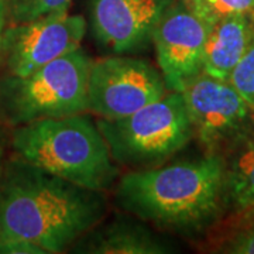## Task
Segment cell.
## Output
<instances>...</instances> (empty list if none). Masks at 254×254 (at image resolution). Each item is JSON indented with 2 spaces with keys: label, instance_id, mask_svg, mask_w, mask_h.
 <instances>
[{
  "label": "cell",
  "instance_id": "6da1fadb",
  "mask_svg": "<svg viewBox=\"0 0 254 254\" xmlns=\"http://www.w3.org/2000/svg\"><path fill=\"white\" fill-rule=\"evenodd\" d=\"M103 200L88 190L17 163L0 182V233L61 253L103 218Z\"/></svg>",
  "mask_w": 254,
  "mask_h": 254
},
{
  "label": "cell",
  "instance_id": "7a4b0ae2",
  "mask_svg": "<svg viewBox=\"0 0 254 254\" xmlns=\"http://www.w3.org/2000/svg\"><path fill=\"white\" fill-rule=\"evenodd\" d=\"M225 198V163L215 154L133 171L119 181L122 208L155 226L195 233L218 218Z\"/></svg>",
  "mask_w": 254,
  "mask_h": 254
},
{
  "label": "cell",
  "instance_id": "3957f363",
  "mask_svg": "<svg viewBox=\"0 0 254 254\" xmlns=\"http://www.w3.org/2000/svg\"><path fill=\"white\" fill-rule=\"evenodd\" d=\"M11 144L23 161L88 190H106L118 177L98 123L83 113L23 123Z\"/></svg>",
  "mask_w": 254,
  "mask_h": 254
},
{
  "label": "cell",
  "instance_id": "277c9868",
  "mask_svg": "<svg viewBox=\"0 0 254 254\" xmlns=\"http://www.w3.org/2000/svg\"><path fill=\"white\" fill-rule=\"evenodd\" d=\"M96 123L113 160L126 165L160 163L195 136L184 96L177 91L167 92L128 116L100 118Z\"/></svg>",
  "mask_w": 254,
  "mask_h": 254
},
{
  "label": "cell",
  "instance_id": "5b68a950",
  "mask_svg": "<svg viewBox=\"0 0 254 254\" xmlns=\"http://www.w3.org/2000/svg\"><path fill=\"white\" fill-rule=\"evenodd\" d=\"M91 64L79 47L27 76H10L1 86V95L11 122L23 125L88 112Z\"/></svg>",
  "mask_w": 254,
  "mask_h": 254
},
{
  "label": "cell",
  "instance_id": "8992f818",
  "mask_svg": "<svg viewBox=\"0 0 254 254\" xmlns=\"http://www.w3.org/2000/svg\"><path fill=\"white\" fill-rule=\"evenodd\" d=\"M167 85L153 65L130 57L92 61L88 76V112L102 119L128 116L163 98Z\"/></svg>",
  "mask_w": 254,
  "mask_h": 254
},
{
  "label": "cell",
  "instance_id": "52a82bcc",
  "mask_svg": "<svg viewBox=\"0 0 254 254\" xmlns=\"http://www.w3.org/2000/svg\"><path fill=\"white\" fill-rule=\"evenodd\" d=\"M85 18L57 10L24 23H14L3 33L1 60L11 76H27L46 64L81 47Z\"/></svg>",
  "mask_w": 254,
  "mask_h": 254
},
{
  "label": "cell",
  "instance_id": "ba28073f",
  "mask_svg": "<svg viewBox=\"0 0 254 254\" xmlns=\"http://www.w3.org/2000/svg\"><path fill=\"white\" fill-rule=\"evenodd\" d=\"M193 133L210 151L240 141L250 131L254 113L227 81L200 72L182 88Z\"/></svg>",
  "mask_w": 254,
  "mask_h": 254
},
{
  "label": "cell",
  "instance_id": "9c48e42d",
  "mask_svg": "<svg viewBox=\"0 0 254 254\" xmlns=\"http://www.w3.org/2000/svg\"><path fill=\"white\" fill-rule=\"evenodd\" d=\"M209 26L185 3H171L153 30L157 64L168 91L182 88L202 72Z\"/></svg>",
  "mask_w": 254,
  "mask_h": 254
},
{
  "label": "cell",
  "instance_id": "30bf717a",
  "mask_svg": "<svg viewBox=\"0 0 254 254\" xmlns=\"http://www.w3.org/2000/svg\"><path fill=\"white\" fill-rule=\"evenodd\" d=\"M174 0H92V28L102 44L128 53L151 40L153 30Z\"/></svg>",
  "mask_w": 254,
  "mask_h": 254
},
{
  "label": "cell",
  "instance_id": "8fae6325",
  "mask_svg": "<svg viewBox=\"0 0 254 254\" xmlns=\"http://www.w3.org/2000/svg\"><path fill=\"white\" fill-rule=\"evenodd\" d=\"M254 40V21L252 14L223 18L209 27L202 72L220 81H229Z\"/></svg>",
  "mask_w": 254,
  "mask_h": 254
},
{
  "label": "cell",
  "instance_id": "7c38bea8",
  "mask_svg": "<svg viewBox=\"0 0 254 254\" xmlns=\"http://www.w3.org/2000/svg\"><path fill=\"white\" fill-rule=\"evenodd\" d=\"M86 253L96 254H163L170 247L145 227L131 223H115L92 235L86 245L79 246Z\"/></svg>",
  "mask_w": 254,
  "mask_h": 254
},
{
  "label": "cell",
  "instance_id": "4fadbf2b",
  "mask_svg": "<svg viewBox=\"0 0 254 254\" xmlns=\"http://www.w3.org/2000/svg\"><path fill=\"white\" fill-rule=\"evenodd\" d=\"M225 198L237 212L254 205V136L247 137L230 164H225Z\"/></svg>",
  "mask_w": 254,
  "mask_h": 254
},
{
  "label": "cell",
  "instance_id": "5bb4252c",
  "mask_svg": "<svg viewBox=\"0 0 254 254\" xmlns=\"http://www.w3.org/2000/svg\"><path fill=\"white\" fill-rule=\"evenodd\" d=\"M184 3L209 27L223 18L254 11V0H185Z\"/></svg>",
  "mask_w": 254,
  "mask_h": 254
},
{
  "label": "cell",
  "instance_id": "9a60e30c",
  "mask_svg": "<svg viewBox=\"0 0 254 254\" xmlns=\"http://www.w3.org/2000/svg\"><path fill=\"white\" fill-rule=\"evenodd\" d=\"M71 0H10L9 13L13 23H24L57 10L69 9Z\"/></svg>",
  "mask_w": 254,
  "mask_h": 254
},
{
  "label": "cell",
  "instance_id": "2e32d148",
  "mask_svg": "<svg viewBox=\"0 0 254 254\" xmlns=\"http://www.w3.org/2000/svg\"><path fill=\"white\" fill-rule=\"evenodd\" d=\"M227 82L239 92L254 113V40L232 71Z\"/></svg>",
  "mask_w": 254,
  "mask_h": 254
},
{
  "label": "cell",
  "instance_id": "e0dca14e",
  "mask_svg": "<svg viewBox=\"0 0 254 254\" xmlns=\"http://www.w3.org/2000/svg\"><path fill=\"white\" fill-rule=\"evenodd\" d=\"M219 252L232 254H254V219H245V223L227 237Z\"/></svg>",
  "mask_w": 254,
  "mask_h": 254
},
{
  "label": "cell",
  "instance_id": "ac0fdd59",
  "mask_svg": "<svg viewBox=\"0 0 254 254\" xmlns=\"http://www.w3.org/2000/svg\"><path fill=\"white\" fill-rule=\"evenodd\" d=\"M0 253L4 254H44L36 245L18 237L0 233Z\"/></svg>",
  "mask_w": 254,
  "mask_h": 254
},
{
  "label": "cell",
  "instance_id": "d6986e66",
  "mask_svg": "<svg viewBox=\"0 0 254 254\" xmlns=\"http://www.w3.org/2000/svg\"><path fill=\"white\" fill-rule=\"evenodd\" d=\"M4 18H6V4H4V0H0V63H1V46H3V33H4Z\"/></svg>",
  "mask_w": 254,
  "mask_h": 254
},
{
  "label": "cell",
  "instance_id": "ffe728a7",
  "mask_svg": "<svg viewBox=\"0 0 254 254\" xmlns=\"http://www.w3.org/2000/svg\"><path fill=\"white\" fill-rule=\"evenodd\" d=\"M242 213H245V219H254V205L250 209L242 212Z\"/></svg>",
  "mask_w": 254,
  "mask_h": 254
},
{
  "label": "cell",
  "instance_id": "44dd1931",
  "mask_svg": "<svg viewBox=\"0 0 254 254\" xmlns=\"http://www.w3.org/2000/svg\"><path fill=\"white\" fill-rule=\"evenodd\" d=\"M3 141H1V137H0V174H1V161H3Z\"/></svg>",
  "mask_w": 254,
  "mask_h": 254
},
{
  "label": "cell",
  "instance_id": "7402d4cb",
  "mask_svg": "<svg viewBox=\"0 0 254 254\" xmlns=\"http://www.w3.org/2000/svg\"><path fill=\"white\" fill-rule=\"evenodd\" d=\"M252 18H253V21H254V11H253V13H252Z\"/></svg>",
  "mask_w": 254,
  "mask_h": 254
}]
</instances>
